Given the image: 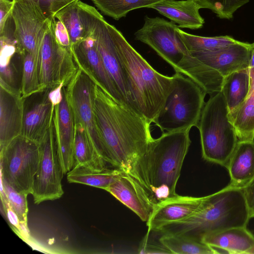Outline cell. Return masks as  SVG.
Listing matches in <instances>:
<instances>
[{
	"instance_id": "obj_1",
	"label": "cell",
	"mask_w": 254,
	"mask_h": 254,
	"mask_svg": "<svg viewBox=\"0 0 254 254\" xmlns=\"http://www.w3.org/2000/svg\"><path fill=\"white\" fill-rule=\"evenodd\" d=\"M94 112L104 160L138 182L139 163L153 138L150 124L96 83Z\"/></svg>"
},
{
	"instance_id": "obj_2",
	"label": "cell",
	"mask_w": 254,
	"mask_h": 254,
	"mask_svg": "<svg viewBox=\"0 0 254 254\" xmlns=\"http://www.w3.org/2000/svg\"><path fill=\"white\" fill-rule=\"evenodd\" d=\"M124 68L131 101L136 111L150 124L159 113L173 85V76L161 74L110 24Z\"/></svg>"
},
{
	"instance_id": "obj_3",
	"label": "cell",
	"mask_w": 254,
	"mask_h": 254,
	"mask_svg": "<svg viewBox=\"0 0 254 254\" xmlns=\"http://www.w3.org/2000/svg\"><path fill=\"white\" fill-rule=\"evenodd\" d=\"M243 189L228 185L203 196L195 211L187 218L159 232L190 236L201 241L206 235L236 227H246L250 218Z\"/></svg>"
},
{
	"instance_id": "obj_4",
	"label": "cell",
	"mask_w": 254,
	"mask_h": 254,
	"mask_svg": "<svg viewBox=\"0 0 254 254\" xmlns=\"http://www.w3.org/2000/svg\"><path fill=\"white\" fill-rule=\"evenodd\" d=\"M190 131L165 132L149 142L139 163L137 176L151 199L157 188L169 190L172 196L177 194L176 186L191 143Z\"/></svg>"
},
{
	"instance_id": "obj_5",
	"label": "cell",
	"mask_w": 254,
	"mask_h": 254,
	"mask_svg": "<svg viewBox=\"0 0 254 254\" xmlns=\"http://www.w3.org/2000/svg\"><path fill=\"white\" fill-rule=\"evenodd\" d=\"M228 114L223 94L221 91L218 92L205 103L197 126L202 157L207 161L224 166H226L239 141Z\"/></svg>"
},
{
	"instance_id": "obj_6",
	"label": "cell",
	"mask_w": 254,
	"mask_h": 254,
	"mask_svg": "<svg viewBox=\"0 0 254 254\" xmlns=\"http://www.w3.org/2000/svg\"><path fill=\"white\" fill-rule=\"evenodd\" d=\"M171 91L153 123L163 133L197 127L206 93L195 82L180 72L173 76Z\"/></svg>"
},
{
	"instance_id": "obj_7",
	"label": "cell",
	"mask_w": 254,
	"mask_h": 254,
	"mask_svg": "<svg viewBox=\"0 0 254 254\" xmlns=\"http://www.w3.org/2000/svg\"><path fill=\"white\" fill-rule=\"evenodd\" d=\"M77 4L85 35H90L94 39L104 67L123 103L137 112L131 101L125 72L110 24L94 7L81 0Z\"/></svg>"
},
{
	"instance_id": "obj_8",
	"label": "cell",
	"mask_w": 254,
	"mask_h": 254,
	"mask_svg": "<svg viewBox=\"0 0 254 254\" xmlns=\"http://www.w3.org/2000/svg\"><path fill=\"white\" fill-rule=\"evenodd\" d=\"M0 177L17 191L32 194L40 144L23 135L0 148Z\"/></svg>"
},
{
	"instance_id": "obj_9",
	"label": "cell",
	"mask_w": 254,
	"mask_h": 254,
	"mask_svg": "<svg viewBox=\"0 0 254 254\" xmlns=\"http://www.w3.org/2000/svg\"><path fill=\"white\" fill-rule=\"evenodd\" d=\"M56 18L49 21L43 38L39 65V80L43 91L61 83L66 85L78 69L71 50L60 46L55 35Z\"/></svg>"
},
{
	"instance_id": "obj_10",
	"label": "cell",
	"mask_w": 254,
	"mask_h": 254,
	"mask_svg": "<svg viewBox=\"0 0 254 254\" xmlns=\"http://www.w3.org/2000/svg\"><path fill=\"white\" fill-rule=\"evenodd\" d=\"M143 26L134 34L135 39L151 47L177 72L190 54L181 38L178 25L159 17L145 16Z\"/></svg>"
},
{
	"instance_id": "obj_11",
	"label": "cell",
	"mask_w": 254,
	"mask_h": 254,
	"mask_svg": "<svg viewBox=\"0 0 254 254\" xmlns=\"http://www.w3.org/2000/svg\"><path fill=\"white\" fill-rule=\"evenodd\" d=\"M11 18L17 52L21 55L29 53L40 62L42 41L51 19L43 11L38 1L19 0L13 1Z\"/></svg>"
},
{
	"instance_id": "obj_12",
	"label": "cell",
	"mask_w": 254,
	"mask_h": 254,
	"mask_svg": "<svg viewBox=\"0 0 254 254\" xmlns=\"http://www.w3.org/2000/svg\"><path fill=\"white\" fill-rule=\"evenodd\" d=\"M39 144L40 160L32 193L35 204L58 199L64 193L62 185L64 174L57 152L53 123Z\"/></svg>"
},
{
	"instance_id": "obj_13",
	"label": "cell",
	"mask_w": 254,
	"mask_h": 254,
	"mask_svg": "<svg viewBox=\"0 0 254 254\" xmlns=\"http://www.w3.org/2000/svg\"><path fill=\"white\" fill-rule=\"evenodd\" d=\"M95 84L87 74L78 67L74 76L65 85V89L75 123L86 128L98 153L104 159L94 112Z\"/></svg>"
},
{
	"instance_id": "obj_14",
	"label": "cell",
	"mask_w": 254,
	"mask_h": 254,
	"mask_svg": "<svg viewBox=\"0 0 254 254\" xmlns=\"http://www.w3.org/2000/svg\"><path fill=\"white\" fill-rule=\"evenodd\" d=\"M62 92V100L55 107L53 123L57 152L64 175L72 169L74 164L75 122L65 86L63 87Z\"/></svg>"
},
{
	"instance_id": "obj_15",
	"label": "cell",
	"mask_w": 254,
	"mask_h": 254,
	"mask_svg": "<svg viewBox=\"0 0 254 254\" xmlns=\"http://www.w3.org/2000/svg\"><path fill=\"white\" fill-rule=\"evenodd\" d=\"M85 36L83 40L71 48L77 67L110 95L123 104L104 67L94 39L89 34Z\"/></svg>"
},
{
	"instance_id": "obj_16",
	"label": "cell",
	"mask_w": 254,
	"mask_h": 254,
	"mask_svg": "<svg viewBox=\"0 0 254 254\" xmlns=\"http://www.w3.org/2000/svg\"><path fill=\"white\" fill-rule=\"evenodd\" d=\"M252 48L253 43L237 40L215 51L190 53L224 77L235 71L249 68Z\"/></svg>"
},
{
	"instance_id": "obj_17",
	"label": "cell",
	"mask_w": 254,
	"mask_h": 254,
	"mask_svg": "<svg viewBox=\"0 0 254 254\" xmlns=\"http://www.w3.org/2000/svg\"><path fill=\"white\" fill-rule=\"evenodd\" d=\"M24 102L19 91L0 82V148L22 134Z\"/></svg>"
},
{
	"instance_id": "obj_18",
	"label": "cell",
	"mask_w": 254,
	"mask_h": 254,
	"mask_svg": "<svg viewBox=\"0 0 254 254\" xmlns=\"http://www.w3.org/2000/svg\"><path fill=\"white\" fill-rule=\"evenodd\" d=\"M202 197L177 194L155 204L146 222L147 234L159 232L167 226L183 220L192 215L200 205Z\"/></svg>"
},
{
	"instance_id": "obj_19",
	"label": "cell",
	"mask_w": 254,
	"mask_h": 254,
	"mask_svg": "<svg viewBox=\"0 0 254 254\" xmlns=\"http://www.w3.org/2000/svg\"><path fill=\"white\" fill-rule=\"evenodd\" d=\"M105 190L134 212L142 221H148L155 203L143 187L131 176L122 171Z\"/></svg>"
},
{
	"instance_id": "obj_20",
	"label": "cell",
	"mask_w": 254,
	"mask_h": 254,
	"mask_svg": "<svg viewBox=\"0 0 254 254\" xmlns=\"http://www.w3.org/2000/svg\"><path fill=\"white\" fill-rule=\"evenodd\" d=\"M55 107L49 98L48 89L32 106L24 105L22 135L40 144L53 125Z\"/></svg>"
},
{
	"instance_id": "obj_21",
	"label": "cell",
	"mask_w": 254,
	"mask_h": 254,
	"mask_svg": "<svg viewBox=\"0 0 254 254\" xmlns=\"http://www.w3.org/2000/svg\"><path fill=\"white\" fill-rule=\"evenodd\" d=\"M149 8L178 24L180 28L198 29L205 22L199 13L201 7L195 0H166Z\"/></svg>"
},
{
	"instance_id": "obj_22",
	"label": "cell",
	"mask_w": 254,
	"mask_h": 254,
	"mask_svg": "<svg viewBox=\"0 0 254 254\" xmlns=\"http://www.w3.org/2000/svg\"><path fill=\"white\" fill-rule=\"evenodd\" d=\"M201 241L219 254H249L254 247V236L246 227H236L203 236Z\"/></svg>"
},
{
	"instance_id": "obj_23",
	"label": "cell",
	"mask_w": 254,
	"mask_h": 254,
	"mask_svg": "<svg viewBox=\"0 0 254 254\" xmlns=\"http://www.w3.org/2000/svg\"><path fill=\"white\" fill-rule=\"evenodd\" d=\"M226 167L229 185L243 189L254 177V140L239 141Z\"/></svg>"
},
{
	"instance_id": "obj_24",
	"label": "cell",
	"mask_w": 254,
	"mask_h": 254,
	"mask_svg": "<svg viewBox=\"0 0 254 254\" xmlns=\"http://www.w3.org/2000/svg\"><path fill=\"white\" fill-rule=\"evenodd\" d=\"M73 157V167L79 166L94 171L113 168L98 153L86 128L76 123H75Z\"/></svg>"
},
{
	"instance_id": "obj_25",
	"label": "cell",
	"mask_w": 254,
	"mask_h": 254,
	"mask_svg": "<svg viewBox=\"0 0 254 254\" xmlns=\"http://www.w3.org/2000/svg\"><path fill=\"white\" fill-rule=\"evenodd\" d=\"M251 82L249 68L235 71L224 77L221 91L229 113L236 109L246 100L250 92Z\"/></svg>"
},
{
	"instance_id": "obj_26",
	"label": "cell",
	"mask_w": 254,
	"mask_h": 254,
	"mask_svg": "<svg viewBox=\"0 0 254 254\" xmlns=\"http://www.w3.org/2000/svg\"><path fill=\"white\" fill-rule=\"evenodd\" d=\"M230 122L235 128L239 141L254 140V79L246 100L234 111L229 113Z\"/></svg>"
},
{
	"instance_id": "obj_27",
	"label": "cell",
	"mask_w": 254,
	"mask_h": 254,
	"mask_svg": "<svg viewBox=\"0 0 254 254\" xmlns=\"http://www.w3.org/2000/svg\"><path fill=\"white\" fill-rule=\"evenodd\" d=\"M122 171L113 168L105 171H94L75 166L66 174V178L69 183L86 185L106 190L117 179Z\"/></svg>"
},
{
	"instance_id": "obj_28",
	"label": "cell",
	"mask_w": 254,
	"mask_h": 254,
	"mask_svg": "<svg viewBox=\"0 0 254 254\" xmlns=\"http://www.w3.org/2000/svg\"><path fill=\"white\" fill-rule=\"evenodd\" d=\"M159 242L171 254H215V251L202 241L190 236L164 233Z\"/></svg>"
},
{
	"instance_id": "obj_29",
	"label": "cell",
	"mask_w": 254,
	"mask_h": 254,
	"mask_svg": "<svg viewBox=\"0 0 254 254\" xmlns=\"http://www.w3.org/2000/svg\"><path fill=\"white\" fill-rule=\"evenodd\" d=\"M166 0H91L102 13L116 20L126 16L131 10L149 8Z\"/></svg>"
},
{
	"instance_id": "obj_30",
	"label": "cell",
	"mask_w": 254,
	"mask_h": 254,
	"mask_svg": "<svg viewBox=\"0 0 254 254\" xmlns=\"http://www.w3.org/2000/svg\"><path fill=\"white\" fill-rule=\"evenodd\" d=\"M39 60L25 52L22 55L20 93L23 98L43 92L39 80Z\"/></svg>"
},
{
	"instance_id": "obj_31",
	"label": "cell",
	"mask_w": 254,
	"mask_h": 254,
	"mask_svg": "<svg viewBox=\"0 0 254 254\" xmlns=\"http://www.w3.org/2000/svg\"><path fill=\"white\" fill-rule=\"evenodd\" d=\"M178 32L190 52L215 51L237 41L228 35L203 37L187 33L180 28Z\"/></svg>"
},
{
	"instance_id": "obj_32",
	"label": "cell",
	"mask_w": 254,
	"mask_h": 254,
	"mask_svg": "<svg viewBox=\"0 0 254 254\" xmlns=\"http://www.w3.org/2000/svg\"><path fill=\"white\" fill-rule=\"evenodd\" d=\"M77 3L58 13L55 16L66 27L69 35L71 47L85 38Z\"/></svg>"
},
{
	"instance_id": "obj_33",
	"label": "cell",
	"mask_w": 254,
	"mask_h": 254,
	"mask_svg": "<svg viewBox=\"0 0 254 254\" xmlns=\"http://www.w3.org/2000/svg\"><path fill=\"white\" fill-rule=\"evenodd\" d=\"M201 8H207L215 13L221 19H230L239 8L249 0H197Z\"/></svg>"
},
{
	"instance_id": "obj_34",
	"label": "cell",
	"mask_w": 254,
	"mask_h": 254,
	"mask_svg": "<svg viewBox=\"0 0 254 254\" xmlns=\"http://www.w3.org/2000/svg\"><path fill=\"white\" fill-rule=\"evenodd\" d=\"M0 186L6 193L8 205L17 215L20 222L27 223V195L16 190L1 177Z\"/></svg>"
},
{
	"instance_id": "obj_35",
	"label": "cell",
	"mask_w": 254,
	"mask_h": 254,
	"mask_svg": "<svg viewBox=\"0 0 254 254\" xmlns=\"http://www.w3.org/2000/svg\"><path fill=\"white\" fill-rule=\"evenodd\" d=\"M16 1L19 0H12ZM39 2L45 15L50 19L55 18L56 14L76 3L80 0H34Z\"/></svg>"
},
{
	"instance_id": "obj_36",
	"label": "cell",
	"mask_w": 254,
	"mask_h": 254,
	"mask_svg": "<svg viewBox=\"0 0 254 254\" xmlns=\"http://www.w3.org/2000/svg\"><path fill=\"white\" fill-rule=\"evenodd\" d=\"M55 35L60 46L71 50V44L68 31L62 22L56 19L55 23Z\"/></svg>"
},
{
	"instance_id": "obj_37",
	"label": "cell",
	"mask_w": 254,
	"mask_h": 254,
	"mask_svg": "<svg viewBox=\"0 0 254 254\" xmlns=\"http://www.w3.org/2000/svg\"><path fill=\"white\" fill-rule=\"evenodd\" d=\"M14 2L10 0H0V35L5 34L7 20L11 17Z\"/></svg>"
},
{
	"instance_id": "obj_38",
	"label": "cell",
	"mask_w": 254,
	"mask_h": 254,
	"mask_svg": "<svg viewBox=\"0 0 254 254\" xmlns=\"http://www.w3.org/2000/svg\"><path fill=\"white\" fill-rule=\"evenodd\" d=\"M138 251L140 254H171L161 243L160 245L149 243L145 239Z\"/></svg>"
},
{
	"instance_id": "obj_39",
	"label": "cell",
	"mask_w": 254,
	"mask_h": 254,
	"mask_svg": "<svg viewBox=\"0 0 254 254\" xmlns=\"http://www.w3.org/2000/svg\"><path fill=\"white\" fill-rule=\"evenodd\" d=\"M4 213L12 229L16 233L19 229L20 220L16 213L9 207L8 203L2 205Z\"/></svg>"
},
{
	"instance_id": "obj_40",
	"label": "cell",
	"mask_w": 254,
	"mask_h": 254,
	"mask_svg": "<svg viewBox=\"0 0 254 254\" xmlns=\"http://www.w3.org/2000/svg\"><path fill=\"white\" fill-rule=\"evenodd\" d=\"M245 199L251 210L254 208V177L243 188Z\"/></svg>"
},
{
	"instance_id": "obj_41",
	"label": "cell",
	"mask_w": 254,
	"mask_h": 254,
	"mask_svg": "<svg viewBox=\"0 0 254 254\" xmlns=\"http://www.w3.org/2000/svg\"><path fill=\"white\" fill-rule=\"evenodd\" d=\"M249 71L251 79H254V42L253 43V48L249 65Z\"/></svg>"
},
{
	"instance_id": "obj_42",
	"label": "cell",
	"mask_w": 254,
	"mask_h": 254,
	"mask_svg": "<svg viewBox=\"0 0 254 254\" xmlns=\"http://www.w3.org/2000/svg\"><path fill=\"white\" fill-rule=\"evenodd\" d=\"M250 215L251 218L254 217V208L250 210Z\"/></svg>"
},
{
	"instance_id": "obj_43",
	"label": "cell",
	"mask_w": 254,
	"mask_h": 254,
	"mask_svg": "<svg viewBox=\"0 0 254 254\" xmlns=\"http://www.w3.org/2000/svg\"><path fill=\"white\" fill-rule=\"evenodd\" d=\"M249 254H254V247L250 252Z\"/></svg>"
},
{
	"instance_id": "obj_44",
	"label": "cell",
	"mask_w": 254,
	"mask_h": 254,
	"mask_svg": "<svg viewBox=\"0 0 254 254\" xmlns=\"http://www.w3.org/2000/svg\"><path fill=\"white\" fill-rule=\"evenodd\" d=\"M195 0L196 1L197 0Z\"/></svg>"
}]
</instances>
